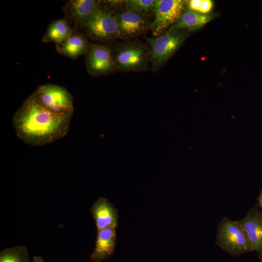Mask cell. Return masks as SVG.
I'll return each mask as SVG.
<instances>
[{"label":"cell","mask_w":262,"mask_h":262,"mask_svg":"<svg viewBox=\"0 0 262 262\" xmlns=\"http://www.w3.org/2000/svg\"><path fill=\"white\" fill-rule=\"evenodd\" d=\"M72 117L50 112L32 94L14 115L12 123L18 139L32 146H43L65 137Z\"/></svg>","instance_id":"cell-1"},{"label":"cell","mask_w":262,"mask_h":262,"mask_svg":"<svg viewBox=\"0 0 262 262\" xmlns=\"http://www.w3.org/2000/svg\"><path fill=\"white\" fill-rule=\"evenodd\" d=\"M32 94L37 102L50 112L61 116H72L73 98L65 87L47 83L39 86Z\"/></svg>","instance_id":"cell-2"},{"label":"cell","mask_w":262,"mask_h":262,"mask_svg":"<svg viewBox=\"0 0 262 262\" xmlns=\"http://www.w3.org/2000/svg\"><path fill=\"white\" fill-rule=\"evenodd\" d=\"M186 37L183 30L170 29L154 37H147L150 60L153 70H157L180 48Z\"/></svg>","instance_id":"cell-3"},{"label":"cell","mask_w":262,"mask_h":262,"mask_svg":"<svg viewBox=\"0 0 262 262\" xmlns=\"http://www.w3.org/2000/svg\"><path fill=\"white\" fill-rule=\"evenodd\" d=\"M217 244L232 254L253 251L249 237L239 221L225 217L217 230Z\"/></svg>","instance_id":"cell-4"},{"label":"cell","mask_w":262,"mask_h":262,"mask_svg":"<svg viewBox=\"0 0 262 262\" xmlns=\"http://www.w3.org/2000/svg\"><path fill=\"white\" fill-rule=\"evenodd\" d=\"M82 27L89 35L99 40L121 37L117 16L100 8L86 19Z\"/></svg>","instance_id":"cell-5"},{"label":"cell","mask_w":262,"mask_h":262,"mask_svg":"<svg viewBox=\"0 0 262 262\" xmlns=\"http://www.w3.org/2000/svg\"><path fill=\"white\" fill-rule=\"evenodd\" d=\"M113 56L116 68L122 71L143 70L147 68L150 60L147 49L138 42L123 44Z\"/></svg>","instance_id":"cell-6"},{"label":"cell","mask_w":262,"mask_h":262,"mask_svg":"<svg viewBox=\"0 0 262 262\" xmlns=\"http://www.w3.org/2000/svg\"><path fill=\"white\" fill-rule=\"evenodd\" d=\"M184 4L185 1L181 0H155V17L151 24L154 36L160 35L177 22L184 10Z\"/></svg>","instance_id":"cell-7"},{"label":"cell","mask_w":262,"mask_h":262,"mask_svg":"<svg viewBox=\"0 0 262 262\" xmlns=\"http://www.w3.org/2000/svg\"><path fill=\"white\" fill-rule=\"evenodd\" d=\"M87 72L92 76L110 73L116 67L111 49L107 46L91 44L85 54Z\"/></svg>","instance_id":"cell-8"},{"label":"cell","mask_w":262,"mask_h":262,"mask_svg":"<svg viewBox=\"0 0 262 262\" xmlns=\"http://www.w3.org/2000/svg\"><path fill=\"white\" fill-rule=\"evenodd\" d=\"M99 1L70 0L64 6L65 19L74 28L82 26L86 19L100 8Z\"/></svg>","instance_id":"cell-9"},{"label":"cell","mask_w":262,"mask_h":262,"mask_svg":"<svg viewBox=\"0 0 262 262\" xmlns=\"http://www.w3.org/2000/svg\"><path fill=\"white\" fill-rule=\"evenodd\" d=\"M90 211L97 229L118 227V210L107 198L98 197L93 204Z\"/></svg>","instance_id":"cell-10"},{"label":"cell","mask_w":262,"mask_h":262,"mask_svg":"<svg viewBox=\"0 0 262 262\" xmlns=\"http://www.w3.org/2000/svg\"><path fill=\"white\" fill-rule=\"evenodd\" d=\"M116 242V228L97 229L95 249L91 255L93 262H102L113 254Z\"/></svg>","instance_id":"cell-11"},{"label":"cell","mask_w":262,"mask_h":262,"mask_svg":"<svg viewBox=\"0 0 262 262\" xmlns=\"http://www.w3.org/2000/svg\"><path fill=\"white\" fill-rule=\"evenodd\" d=\"M239 221L249 237L252 250L262 255V212L252 209Z\"/></svg>","instance_id":"cell-12"},{"label":"cell","mask_w":262,"mask_h":262,"mask_svg":"<svg viewBox=\"0 0 262 262\" xmlns=\"http://www.w3.org/2000/svg\"><path fill=\"white\" fill-rule=\"evenodd\" d=\"M120 36L134 37L142 33L147 28V23L142 14L130 10L117 16Z\"/></svg>","instance_id":"cell-13"},{"label":"cell","mask_w":262,"mask_h":262,"mask_svg":"<svg viewBox=\"0 0 262 262\" xmlns=\"http://www.w3.org/2000/svg\"><path fill=\"white\" fill-rule=\"evenodd\" d=\"M90 45L83 35L74 30L71 36L64 42L56 45L57 51L61 54L75 60L86 54Z\"/></svg>","instance_id":"cell-14"},{"label":"cell","mask_w":262,"mask_h":262,"mask_svg":"<svg viewBox=\"0 0 262 262\" xmlns=\"http://www.w3.org/2000/svg\"><path fill=\"white\" fill-rule=\"evenodd\" d=\"M214 17L213 14H203L186 9L183 10L177 22L170 29L196 31L203 27Z\"/></svg>","instance_id":"cell-15"},{"label":"cell","mask_w":262,"mask_h":262,"mask_svg":"<svg viewBox=\"0 0 262 262\" xmlns=\"http://www.w3.org/2000/svg\"><path fill=\"white\" fill-rule=\"evenodd\" d=\"M74 32V29L65 18L55 20L48 26L42 41L44 43L53 42L58 45L67 40Z\"/></svg>","instance_id":"cell-16"},{"label":"cell","mask_w":262,"mask_h":262,"mask_svg":"<svg viewBox=\"0 0 262 262\" xmlns=\"http://www.w3.org/2000/svg\"><path fill=\"white\" fill-rule=\"evenodd\" d=\"M0 262H31L27 248L17 246L3 249L0 252Z\"/></svg>","instance_id":"cell-17"},{"label":"cell","mask_w":262,"mask_h":262,"mask_svg":"<svg viewBox=\"0 0 262 262\" xmlns=\"http://www.w3.org/2000/svg\"><path fill=\"white\" fill-rule=\"evenodd\" d=\"M126 3L128 10L141 14L154 12L155 0H129Z\"/></svg>","instance_id":"cell-18"},{"label":"cell","mask_w":262,"mask_h":262,"mask_svg":"<svg viewBox=\"0 0 262 262\" xmlns=\"http://www.w3.org/2000/svg\"><path fill=\"white\" fill-rule=\"evenodd\" d=\"M213 7V2L211 0H202L199 12L203 14H208Z\"/></svg>","instance_id":"cell-19"},{"label":"cell","mask_w":262,"mask_h":262,"mask_svg":"<svg viewBox=\"0 0 262 262\" xmlns=\"http://www.w3.org/2000/svg\"><path fill=\"white\" fill-rule=\"evenodd\" d=\"M202 0H191L187 3V9L199 12Z\"/></svg>","instance_id":"cell-20"},{"label":"cell","mask_w":262,"mask_h":262,"mask_svg":"<svg viewBox=\"0 0 262 262\" xmlns=\"http://www.w3.org/2000/svg\"><path fill=\"white\" fill-rule=\"evenodd\" d=\"M31 262H45V261L41 257L33 256Z\"/></svg>","instance_id":"cell-21"},{"label":"cell","mask_w":262,"mask_h":262,"mask_svg":"<svg viewBox=\"0 0 262 262\" xmlns=\"http://www.w3.org/2000/svg\"><path fill=\"white\" fill-rule=\"evenodd\" d=\"M259 206L262 209V190L257 198Z\"/></svg>","instance_id":"cell-22"},{"label":"cell","mask_w":262,"mask_h":262,"mask_svg":"<svg viewBox=\"0 0 262 262\" xmlns=\"http://www.w3.org/2000/svg\"></svg>","instance_id":"cell-23"}]
</instances>
